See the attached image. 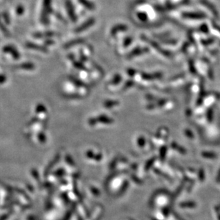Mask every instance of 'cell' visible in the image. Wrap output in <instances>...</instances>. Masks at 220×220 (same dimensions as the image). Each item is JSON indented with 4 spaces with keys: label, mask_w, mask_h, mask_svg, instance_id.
Listing matches in <instances>:
<instances>
[{
    "label": "cell",
    "mask_w": 220,
    "mask_h": 220,
    "mask_svg": "<svg viewBox=\"0 0 220 220\" xmlns=\"http://www.w3.org/2000/svg\"><path fill=\"white\" fill-rule=\"evenodd\" d=\"M181 15L183 18L190 19H202L206 18L205 14L198 12H184Z\"/></svg>",
    "instance_id": "cell-6"
},
{
    "label": "cell",
    "mask_w": 220,
    "mask_h": 220,
    "mask_svg": "<svg viewBox=\"0 0 220 220\" xmlns=\"http://www.w3.org/2000/svg\"><path fill=\"white\" fill-rule=\"evenodd\" d=\"M51 12V0H43V6L40 16V22L44 25L49 23V14Z\"/></svg>",
    "instance_id": "cell-1"
},
{
    "label": "cell",
    "mask_w": 220,
    "mask_h": 220,
    "mask_svg": "<svg viewBox=\"0 0 220 220\" xmlns=\"http://www.w3.org/2000/svg\"><path fill=\"white\" fill-rule=\"evenodd\" d=\"M78 1L84 7L87 9V10L90 11H94L95 10V4L92 3V2L89 1V0H78Z\"/></svg>",
    "instance_id": "cell-14"
},
{
    "label": "cell",
    "mask_w": 220,
    "mask_h": 220,
    "mask_svg": "<svg viewBox=\"0 0 220 220\" xmlns=\"http://www.w3.org/2000/svg\"><path fill=\"white\" fill-rule=\"evenodd\" d=\"M200 2L203 4L204 6L208 8L211 12L214 15V17H218V12H217V9L213 4L208 1V0H200Z\"/></svg>",
    "instance_id": "cell-10"
},
{
    "label": "cell",
    "mask_w": 220,
    "mask_h": 220,
    "mask_svg": "<svg viewBox=\"0 0 220 220\" xmlns=\"http://www.w3.org/2000/svg\"><path fill=\"white\" fill-rule=\"evenodd\" d=\"M137 17H138V19L141 22H146L148 19V17H147V14H145V13H143V12L138 13Z\"/></svg>",
    "instance_id": "cell-17"
},
{
    "label": "cell",
    "mask_w": 220,
    "mask_h": 220,
    "mask_svg": "<svg viewBox=\"0 0 220 220\" xmlns=\"http://www.w3.org/2000/svg\"><path fill=\"white\" fill-rule=\"evenodd\" d=\"M161 41L164 44H169L171 45H174L177 44V41L174 39H162L161 40Z\"/></svg>",
    "instance_id": "cell-19"
},
{
    "label": "cell",
    "mask_w": 220,
    "mask_h": 220,
    "mask_svg": "<svg viewBox=\"0 0 220 220\" xmlns=\"http://www.w3.org/2000/svg\"><path fill=\"white\" fill-rule=\"evenodd\" d=\"M135 73H136V71L133 69H129L127 70V73L130 76H134V74H135Z\"/></svg>",
    "instance_id": "cell-23"
},
{
    "label": "cell",
    "mask_w": 220,
    "mask_h": 220,
    "mask_svg": "<svg viewBox=\"0 0 220 220\" xmlns=\"http://www.w3.org/2000/svg\"><path fill=\"white\" fill-rule=\"evenodd\" d=\"M127 30V26L124 24H118V25L114 26L110 31V34L112 37L115 36L119 31H125Z\"/></svg>",
    "instance_id": "cell-12"
},
{
    "label": "cell",
    "mask_w": 220,
    "mask_h": 220,
    "mask_svg": "<svg viewBox=\"0 0 220 220\" xmlns=\"http://www.w3.org/2000/svg\"><path fill=\"white\" fill-rule=\"evenodd\" d=\"M26 48L30 49H33V50L40 51V52L43 53H47L48 52V49H47L44 46H40V45H38L35 43H31V42H27L25 44Z\"/></svg>",
    "instance_id": "cell-8"
},
{
    "label": "cell",
    "mask_w": 220,
    "mask_h": 220,
    "mask_svg": "<svg viewBox=\"0 0 220 220\" xmlns=\"http://www.w3.org/2000/svg\"><path fill=\"white\" fill-rule=\"evenodd\" d=\"M14 69H22V70H27V71H31L35 69V64L31 62H26L22 63L21 64L16 65L14 66Z\"/></svg>",
    "instance_id": "cell-11"
},
{
    "label": "cell",
    "mask_w": 220,
    "mask_h": 220,
    "mask_svg": "<svg viewBox=\"0 0 220 220\" xmlns=\"http://www.w3.org/2000/svg\"><path fill=\"white\" fill-rule=\"evenodd\" d=\"M149 52V49L148 48H140V47H136L134 49L133 51H132L127 56V59H133V58L138 57V56L142 55L144 53H146Z\"/></svg>",
    "instance_id": "cell-4"
},
{
    "label": "cell",
    "mask_w": 220,
    "mask_h": 220,
    "mask_svg": "<svg viewBox=\"0 0 220 220\" xmlns=\"http://www.w3.org/2000/svg\"><path fill=\"white\" fill-rule=\"evenodd\" d=\"M0 29L2 30V32H3L6 36H10V32H9V31L6 29V28L4 27V24L2 23L1 21H0Z\"/></svg>",
    "instance_id": "cell-20"
},
{
    "label": "cell",
    "mask_w": 220,
    "mask_h": 220,
    "mask_svg": "<svg viewBox=\"0 0 220 220\" xmlns=\"http://www.w3.org/2000/svg\"><path fill=\"white\" fill-rule=\"evenodd\" d=\"M6 81V77L4 75H0V84H3Z\"/></svg>",
    "instance_id": "cell-25"
},
{
    "label": "cell",
    "mask_w": 220,
    "mask_h": 220,
    "mask_svg": "<svg viewBox=\"0 0 220 220\" xmlns=\"http://www.w3.org/2000/svg\"><path fill=\"white\" fill-rule=\"evenodd\" d=\"M95 24V19L94 18H89L85 21V22H84L82 24H81L80 26H79L75 30V33H81L82 31H86L87 29H88L89 28H90L92 26H93L94 24Z\"/></svg>",
    "instance_id": "cell-3"
},
{
    "label": "cell",
    "mask_w": 220,
    "mask_h": 220,
    "mask_svg": "<svg viewBox=\"0 0 220 220\" xmlns=\"http://www.w3.org/2000/svg\"><path fill=\"white\" fill-rule=\"evenodd\" d=\"M162 76V74L161 73H156L154 74H148V73H142L141 77L145 80H154L157 78H159Z\"/></svg>",
    "instance_id": "cell-15"
},
{
    "label": "cell",
    "mask_w": 220,
    "mask_h": 220,
    "mask_svg": "<svg viewBox=\"0 0 220 220\" xmlns=\"http://www.w3.org/2000/svg\"><path fill=\"white\" fill-rule=\"evenodd\" d=\"M2 17H3L4 20V22H6V24H10V18H9L8 14H3V16H2Z\"/></svg>",
    "instance_id": "cell-22"
},
{
    "label": "cell",
    "mask_w": 220,
    "mask_h": 220,
    "mask_svg": "<svg viewBox=\"0 0 220 220\" xmlns=\"http://www.w3.org/2000/svg\"><path fill=\"white\" fill-rule=\"evenodd\" d=\"M65 6H66L67 12L69 19H71V21L73 23H75L77 21V16L76 14L75 8H74V6L72 3H71V0H66L65 1Z\"/></svg>",
    "instance_id": "cell-2"
},
{
    "label": "cell",
    "mask_w": 220,
    "mask_h": 220,
    "mask_svg": "<svg viewBox=\"0 0 220 220\" xmlns=\"http://www.w3.org/2000/svg\"><path fill=\"white\" fill-rule=\"evenodd\" d=\"M212 25H213V26H214V27L215 29L217 30V31H219V32H220V26H218L217 24H215V23H214V24H212Z\"/></svg>",
    "instance_id": "cell-26"
},
{
    "label": "cell",
    "mask_w": 220,
    "mask_h": 220,
    "mask_svg": "<svg viewBox=\"0 0 220 220\" xmlns=\"http://www.w3.org/2000/svg\"><path fill=\"white\" fill-rule=\"evenodd\" d=\"M3 51L4 53H10L12 55V57L14 58L15 60H18L20 59V53L18 52L17 49H16L14 46H11V45H6L3 48Z\"/></svg>",
    "instance_id": "cell-5"
},
{
    "label": "cell",
    "mask_w": 220,
    "mask_h": 220,
    "mask_svg": "<svg viewBox=\"0 0 220 220\" xmlns=\"http://www.w3.org/2000/svg\"><path fill=\"white\" fill-rule=\"evenodd\" d=\"M132 41V39L131 37L126 38V39H124V43H123V46H124V47L129 46V45L131 44Z\"/></svg>",
    "instance_id": "cell-21"
},
{
    "label": "cell",
    "mask_w": 220,
    "mask_h": 220,
    "mask_svg": "<svg viewBox=\"0 0 220 220\" xmlns=\"http://www.w3.org/2000/svg\"><path fill=\"white\" fill-rule=\"evenodd\" d=\"M84 42H85V40L83 39H74V40H72V41H70L67 42V43L64 46V48L67 49L71 48V47H73V46H77V45H79V44H84Z\"/></svg>",
    "instance_id": "cell-13"
},
{
    "label": "cell",
    "mask_w": 220,
    "mask_h": 220,
    "mask_svg": "<svg viewBox=\"0 0 220 220\" xmlns=\"http://www.w3.org/2000/svg\"><path fill=\"white\" fill-rule=\"evenodd\" d=\"M54 43H55L54 41L50 39H47V41L44 42V44H45V45H47V46H51V45H52Z\"/></svg>",
    "instance_id": "cell-24"
},
{
    "label": "cell",
    "mask_w": 220,
    "mask_h": 220,
    "mask_svg": "<svg viewBox=\"0 0 220 220\" xmlns=\"http://www.w3.org/2000/svg\"><path fill=\"white\" fill-rule=\"evenodd\" d=\"M59 35V33L54 31H44V32H37L33 34V37L37 39H42V38H50Z\"/></svg>",
    "instance_id": "cell-9"
},
{
    "label": "cell",
    "mask_w": 220,
    "mask_h": 220,
    "mask_svg": "<svg viewBox=\"0 0 220 220\" xmlns=\"http://www.w3.org/2000/svg\"><path fill=\"white\" fill-rule=\"evenodd\" d=\"M72 61H73V64H74V66H75V68L79 69V70H82V71H88L87 69L86 66H84V64H83L82 62L77 61H75V59Z\"/></svg>",
    "instance_id": "cell-16"
},
{
    "label": "cell",
    "mask_w": 220,
    "mask_h": 220,
    "mask_svg": "<svg viewBox=\"0 0 220 220\" xmlns=\"http://www.w3.org/2000/svg\"><path fill=\"white\" fill-rule=\"evenodd\" d=\"M24 12V7L22 5H19L16 9V13L17 15H22Z\"/></svg>",
    "instance_id": "cell-18"
},
{
    "label": "cell",
    "mask_w": 220,
    "mask_h": 220,
    "mask_svg": "<svg viewBox=\"0 0 220 220\" xmlns=\"http://www.w3.org/2000/svg\"><path fill=\"white\" fill-rule=\"evenodd\" d=\"M147 41L149 42L150 44H151V46L153 47L154 49H155L157 51H159V52L160 53H162V54L165 56V57H172V53H170L169 51H168L167 50H165V49H164L161 48L160 45L158 44L157 43H156L155 41H152V40H147Z\"/></svg>",
    "instance_id": "cell-7"
}]
</instances>
